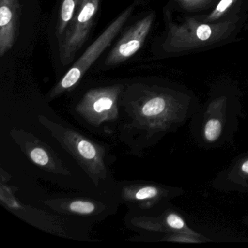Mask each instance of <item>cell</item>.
<instances>
[{"instance_id": "5bb4252c", "label": "cell", "mask_w": 248, "mask_h": 248, "mask_svg": "<svg viewBox=\"0 0 248 248\" xmlns=\"http://www.w3.org/2000/svg\"><path fill=\"white\" fill-rule=\"evenodd\" d=\"M167 222L168 225L173 229H181L184 226V222L177 215L170 214L168 216Z\"/></svg>"}, {"instance_id": "9c48e42d", "label": "cell", "mask_w": 248, "mask_h": 248, "mask_svg": "<svg viewBox=\"0 0 248 248\" xmlns=\"http://www.w3.org/2000/svg\"><path fill=\"white\" fill-rule=\"evenodd\" d=\"M69 208L72 211L76 212V213L87 214V213H92L95 209V207H94L93 204L89 202L75 201L71 204Z\"/></svg>"}, {"instance_id": "30bf717a", "label": "cell", "mask_w": 248, "mask_h": 248, "mask_svg": "<svg viewBox=\"0 0 248 248\" xmlns=\"http://www.w3.org/2000/svg\"><path fill=\"white\" fill-rule=\"evenodd\" d=\"M30 156L36 164L42 166L47 165L48 162V156L47 153L42 149L37 148V149H33L30 153Z\"/></svg>"}, {"instance_id": "5b68a950", "label": "cell", "mask_w": 248, "mask_h": 248, "mask_svg": "<svg viewBox=\"0 0 248 248\" xmlns=\"http://www.w3.org/2000/svg\"><path fill=\"white\" fill-rule=\"evenodd\" d=\"M60 13L56 26V34L59 43L62 41L75 13L83 0H62Z\"/></svg>"}, {"instance_id": "7a4b0ae2", "label": "cell", "mask_w": 248, "mask_h": 248, "mask_svg": "<svg viewBox=\"0 0 248 248\" xmlns=\"http://www.w3.org/2000/svg\"><path fill=\"white\" fill-rule=\"evenodd\" d=\"M101 0H83L75 13L62 41L59 43V53L62 64L66 66L73 61L78 52L85 44Z\"/></svg>"}, {"instance_id": "8fae6325", "label": "cell", "mask_w": 248, "mask_h": 248, "mask_svg": "<svg viewBox=\"0 0 248 248\" xmlns=\"http://www.w3.org/2000/svg\"><path fill=\"white\" fill-rule=\"evenodd\" d=\"M233 1L234 0H221L220 3L216 7V10L210 16V18L214 19V18L220 16L233 4Z\"/></svg>"}, {"instance_id": "3957f363", "label": "cell", "mask_w": 248, "mask_h": 248, "mask_svg": "<svg viewBox=\"0 0 248 248\" xmlns=\"http://www.w3.org/2000/svg\"><path fill=\"white\" fill-rule=\"evenodd\" d=\"M153 19V14H151L130 27L107 56L106 65L115 66L134 56L143 46Z\"/></svg>"}, {"instance_id": "8992f818", "label": "cell", "mask_w": 248, "mask_h": 248, "mask_svg": "<svg viewBox=\"0 0 248 248\" xmlns=\"http://www.w3.org/2000/svg\"><path fill=\"white\" fill-rule=\"evenodd\" d=\"M165 101L160 97L152 98L143 105L142 112L145 116L152 117L157 115L164 111L165 108Z\"/></svg>"}, {"instance_id": "52a82bcc", "label": "cell", "mask_w": 248, "mask_h": 248, "mask_svg": "<svg viewBox=\"0 0 248 248\" xmlns=\"http://www.w3.org/2000/svg\"><path fill=\"white\" fill-rule=\"evenodd\" d=\"M222 126L217 120H210L206 124L204 129L205 138L209 141H215L220 136Z\"/></svg>"}, {"instance_id": "7c38bea8", "label": "cell", "mask_w": 248, "mask_h": 248, "mask_svg": "<svg viewBox=\"0 0 248 248\" xmlns=\"http://www.w3.org/2000/svg\"><path fill=\"white\" fill-rule=\"evenodd\" d=\"M158 191L154 187L147 186L139 190L136 194V198L138 200H146L152 198L157 194Z\"/></svg>"}, {"instance_id": "4fadbf2b", "label": "cell", "mask_w": 248, "mask_h": 248, "mask_svg": "<svg viewBox=\"0 0 248 248\" xmlns=\"http://www.w3.org/2000/svg\"><path fill=\"white\" fill-rule=\"evenodd\" d=\"M212 34V30L209 26L202 24L200 26L197 30V36L202 41H205L210 38Z\"/></svg>"}, {"instance_id": "9a60e30c", "label": "cell", "mask_w": 248, "mask_h": 248, "mask_svg": "<svg viewBox=\"0 0 248 248\" xmlns=\"http://www.w3.org/2000/svg\"><path fill=\"white\" fill-rule=\"evenodd\" d=\"M242 170L243 172L248 173V160L242 164Z\"/></svg>"}, {"instance_id": "ba28073f", "label": "cell", "mask_w": 248, "mask_h": 248, "mask_svg": "<svg viewBox=\"0 0 248 248\" xmlns=\"http://www.w3.org/2000/svg\"><path fill=\"white\" fill-rule=\"evenodd\" d=\"M78 150L85 159H92L96 155V151L92 144L87 140H82L78 144Z\"/></svg>"}, {"instance_id": "6da1fadb", "label": "cell", "mask_w": 248, "mask_h": 248, "mask_svg": "<svg viewBox=\"0 0 248 248\" xmlns=\"http://www.w3.org/2000/svg\"><path fill=\"white\" fill-rule=\"evenodd\" d=\"M133 11V6L126 8L104 30L99 37L86 49L82 56L76 61L67 73L62 78L55 88V93H59L65 90L69 89L79 82L93 63L101 56L106 49L109 47L123 26L130 18Z\"/></svg>"}, {"instance_id": "277c9868", "label": "cell", "mask_w": 248, "mask_h": 248, "mask_svg": "<svg viewBox=\"0 0 248 248\" xmlns=\"http://www.w3.org/2000/svg\"><path fill=\"white\" fill-rule=\"evenodd\" d=\"M20 0H0V56L6 54L19 34Z\"/></svg>"}]
</instances>
